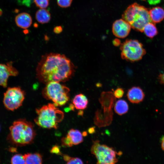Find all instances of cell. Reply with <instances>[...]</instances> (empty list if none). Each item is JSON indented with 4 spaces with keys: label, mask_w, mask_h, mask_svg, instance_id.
<instances>
[{
    "label": "cell",
    "mask_w": 164,
    "mask_h": 164,
    "mask_svg": "<svg viewBox=\"0 0 164 164\" xmlns=\"http://www.w3.org/2000/svg\"><path fill=\"white\" fill-rule=\"evenodd\" d=\"M74 70V65L70 59L64 55L54 53L43 55L36 70L38 80L46 84L51 82L66 81Z\"/></svg>",
    "instance_id": "1"
},
{
    "label": "cell",
    "mask_w": 164,
    "mask_h": 164,
    "mask_svg": "<svg viewBox=\"0 0 164 164\" xmlns=\"http://www.w3.org/2000/svg\"><path fill=\"white\" fill-rule=\"evenodd\" d=\"M9 130L8 140L17 146L31 144L36 135L33 124L23 119L14 121L9 127Z\"/></svg>",
    "instance_id": "2"
},
{
    "label": "cell",
    "mask_w": 164,
    "mask_h": 164,
    "mask_svg": "<svg viewBox=\"0 0 164 164\" xmlns=\"http://www.w3.org/2000/svg\"><path fill=\"white\" fill-rule=\"evenodd\" d=\"M37 114L34 120L38 125L43 128L56 129L63 119V112L53 104L49 103L36 109Z\"/></svg>",
    "instance_id": "3"
},
{
    "label": "cell",
    "mask_w": 164,
    "mask_h": 164,
    "mask_svg": "<svg viewBox=\"0 0 164 164\" xmlns=\"http://www.w3.org/2000/svg\"><path fill=\"white\" fill-rule=\"evenodd\" d=\"M148 9L135 2L129 5L122 14V18L135 30L143 32L145 26L152 22Z\"/></svg>",
    "instance_id": "4"
},
{
    "label": "cell",
    "mask_w": 164,
    "mask_h": 164,
    "mask_svg": "<svg viewBox=\"0 0 164 164\" xmlns=\"http://www.w3.org/2000/svg\"><path fill=\"white\" fill-rule=\"evenodd\" d=\"M70 89L60 82L53 81L46 84L42 94L45 98L52 101L56 107L64 105L69 99Z\"/></svg>",
    "instance_id": "5"
},
{
    "label": "cell",
    "mask_w": 164,
    "mask_h": 164,
    "mask_svg": "<svg viewBox=\"0 0 164 164\" xmlns=\"http://www.w3.org/2000/svg\"><path fill=\"white\" fill-rule=\"evenodd\" d=\"M120 49L122 58L131 62L141 60L146 53L143 44L135 39H127L121 44Z\"/></svg>",
    "instance_id": "6"
},
{
    "label": "cell",
    "mask_w": 164,
    "mask_h": 164,
    "mask_svg": "<svg viewBox=\"0 0 164 164\" xmlns=\"http://www.w3.org/2000/svg\"><path fill=\"white\" fill-rule=\"evenodd\" d=\"M91 152L95 156L97 163L102 164H115L118 161L116 155L122 154L118 153L112 148L100 144L98 140L93 141Z\"/></svg>",
    "instance_id": "7"
},
{
    "label": "cell",
    "mask_w": 164,
    "mask_h": 164,
    "mask_svg": "<svg viewBox=\"0 0 164 164\" xmlns=\"http://www.w3.org/2000/svg\"><path fill=\"white\" fill-rule=\"evenodd\" d=\"M25 93L19 87H10L4 94L3 103L8 110L13 111L22 105Z\"/></svg>",
    "instance_id": "8"
},
{
    "label": "cell",
    "mask_w": 164,
    "mask_h": 164,
    "mask_svg": "<svg viewBox=\"0 0 164 164\" xmlns=\"http://www.w3.org/2000/svg\"><path fill=\"white\" fill-rule=\"evenodd\" d=\"M131 27L124 19H120L114 22L112 26V31L116 37L124 38L127 37L131 30Z\"/></svg>",
    "instance_id": "9"
},
{
    "label": "cell",
    "mask_w": 164,
    "mask_h": 164,
    "mask_svg": "<svg viewBox=\"0 0 164 164\" xmlns=\"http://www.w3.org/2000/svg\"><path fill=\"white\" fill-rule=\"evenodd\" d=\"M18 74V71L12 66V62L6 64L0 63V86L6 87L9 77L15 76Z\"/></svg>",
    "instance_id": "10"
},
{
    "label": "cell",
    "mask_w": 164,
    "mask_h": 164,
    "mask_svg": "<svg viewBox=\"0 0 164 164\" xmlns=\"http://www.w3.org/2000/svg\"><path fill=\"white\" fill-rule=\"evenodd\" d=\"M63 145L71 147L73 145H77L83 141V135L78 130L71 129L68 132L66 136L61 140Z\"/></svg>",
    "instance_id": "11"
},
{
    "label": "cell",
    "mask_w": 164,
    "mask_h": 164,
    "mask_svg": "<svg viewBox=\"0 0 164 164\" xmlns=\"http://www.w3.org/2000/svg\"><path fill=\"white\" fill-rule=\"evenodd\" d=\"M127 95L129 101L135 104L142 102L145 97L143 90L138 87H133L131 88L128 90Z\"/></svg>",
    "instance_id": "12"
},
{
    "label": "cell",
    "mask_w": 164,
    "mask_h": 164,
    "mask_svg": "<svg viewBox=\"0 0 164 164\" xmlns=\"http://www.w3.org/2000/svg\"><path fill=\"white\" fill-rule=\"evenodd\" d=\"M16 25L19 27L26 29L31 25L32 19L31 15L26 12H22L17 15L15 18Z\"/></svg>",
    "instance_id": "13"
},
{
    "label": "cell",
    "mask_w": 164,
    "mask_h": 164,
    "mask_svg": "<svg viewBox=\"0 0 164 164\" xmlns=\"http://www.w3.org/2000/svg\"><path fill=\"white\" fill-rule=\"evenodd\" d=\"M151 20L154 23H158L164 19V9L161 7H154L149 11Z\"/></svg>",
    "instance_id": "14"
},
{
    "label": "cell",
    "mask_w": 164,
    "mask_h": 164,
    "mask_svg": "<svg viewBox=\"0 0 164 164\" xmlns=\"http://www.w3.org/2000/svg\"><path fill=\"white\" fill-rule=\"evenodd\" d=\"M74 107L77 109L83 110L85 109L88 103L86 97L82 94L76 95L72 101Z\"/></svg>",
    "instance_id": "15"
},
{
    "label": "cell",
    "mask_w": 164,
    "mask_h": 164,
    "mask_svg": "<svg viewBox=\"0 0 164 164\" xmlns=\"http://www.w3.org/2000/svg\"><path fill=\"white\" fill-rule=\"evenodd\" d=\"M36 19L37 21L41 24L47 23L51 19V15L49 12L45 9H41L36 12Z\"/></svg>",
    "instance_id": "16"
},
{
    "label": "cell",
    "mask_w": 164,
    "mask_h": 164,
    "mask_svg": "<svg viewBox=\"0 0 164 164\" xmlns=\"http://www.w3.org/2000/svg\"><path fill=\"white\" fill-rule=\"evenodd\" d=\"M26 164H41L42 163L41 155L38 153H28L24 155Z\"/></svg>",
    "instance_id": "17"
},
{
    "label": "cell",
    "mask_w": 164,
    "mask_h": 164,
    "mask_svg": "<svg viewBox=\"0 0 164 164\" xmlns=\"http://www.w3.org/2000/svg\"><path fill=\"white\" fill-rule=\"evenodd\" d=\"M128 110V105L125 101L119 100L116 102L114 106V110L118 115H121L126 113Z\"/></svg>",
    "instance_id": "18"
},
{
    "label": "cell",
    "mask_w": 164,
    "mask_h": 164,
    "mask_svg": "<svg viewBox=\"0 0 164 164\" xmlns=\"http://www.w3.org/2000/svg\"><path fill=\"white\" fill-rule=\"evenodd\" d=\"M143 32L145 35L150 38H152L158 33V31L154 23L149 22L144 27Z\"/></svg>",
    "instance_id": "19"
},
{
    "label": "cell",
    "mask_w": 164,
    "mask_h": 164,
    "mask_svg": "<svg viewBox=\"0 0 164 164\" xmlns=\"http://www.w3.org/2000/svg\"><path fill=\"white\" fill-rule=\"evenodd\" d=\"M11 163L12 164H26L24 155L21 154L14 155L11 158Z\"/></svg>",
    "instance_id": "20"
},
{
    "label": "cell",
    "mask_w": 164,
    "mask_h": 164,
    "mask_svg": "<svg viewBox=\"0 0 164 164\" xmlns=\"http://www.w3.org/2000/svg\"><path fill=\"white\" fill-rule=\"evenodd\" d=\"M63 157L64 160L68 164L83 163L82 161L78 158L71 157L67 155H64Z\"/></svg>",
    "instance_id": "21"
},
{
    "label": "cell",
    "mask_w": 164,
    "mask_h": 164,
    "mask_svg": "<svg viewBox=\"0 0 164 164\" xmlns=\"http://www.w3.org/2000/svg\"><path fill=\"white\" fill-rule=\"evenodd\" d=\"M50 0H34L36 6L40 9H45L49 4Z\"/></svg>",
    "instance_id": "22"
},
{
    "label": "cell",
    "mask_w": 164,
    "mask_h": 164,
    "mask_svg": "<svg viewBox=\"0 0 164 164\" xmlns=\"http://www.w3.org/2000/svg\"><path fill=\"white\" fill-rule=\"evenodd\" d=\"M72 0H57L58 5L63 8H67L70 6Z\"/></svg>",
    "instance_id": "23"
},
{
    "label": "cell",
    "mask_w": 164,
    "mask_h": 164,
    "mask_svg": "<svg viewBox=\"0 0 164 164\" xmlns=\"http://www.w3.org/2000/svg\"><path fill=\"white\" fill-rule=\"evenodd\" d=\"M124 91L123 90L120 88H117L114 92V94L116 98H121L123 95Z\"/></svg>",
    "instance_id": "24"
},
{
    "label": "cell",
    "mask_w": 164,
    "mask_h": 164,
    "mask_svg": "<svg viewBox=\"0 0 164 164\" xmlns=\"http://www.w3.org/2000/svg\"><path fill=\"white\" fill-rule=\"evenodd\" d=\"M50 152L56 154H61L60 151V147L57 145H55L50 150Z\"/></svg>",
    "instance_id": "25"
},
{
    "label": "cell",
    "mask_w": 164,
    "mask_h": 164,
    "mask_svg": "<svg viewBox=\"0 0 164 164\" xmlns=\"http://www.w3.org/2000/svg\"><path fill=\"white\" fill-rule=\"evenodd\" d=\"M63 30V28L61 26H57L55 27L53 29V31L56 34H59Z\"/></svg>",
    "instance_id": "26"
},
{
    "label": "cell",
    "mask_w": 164,
    "mask_h": 164,
    "mask_svg": "<svg viewBox=\"0 0 164 164\" xmlns=\"http://www.w3.org/2000/svg\"><path fill=\"white\" fill-rule=\"evenodd\" d=\"M162 0H147L149 4L151 5H155L159 3Z\"/></svg>",
    "instance_id": "27"
},
{
    "label": "cell",
    "mask_w": 164,
    "mask_h": 164,
    "mask_svg": "<svg viewBox=\"0 0 164 164\" xmlns=\"http://www.w3.org/2000/svg\"><path fill=\"white\" fill-rule=\"evenodd\" d=\"M158 79L160 83L164 84V73L159 75Z\"/></svg>",
    "instance_id": "28"
},
{
    "label": "cell",
    "mask_w": 164,
    "mask_h": 164,
    "mask_svg": "<svg viewBox=\"0 0 164 164\" xmlns=\"http://www.w3.org/2000/svg\"><path fill=\"white\" fill-rule=\"evenodd\" d=\"M113 44L115 46H118L120 45V41L119 39H116L113 41Z\"/></svg>",
    "instance_id": "29"
},
{
    "label": "cell",
    "mask_w": 164,
    "mask_h": 164,
    "mask_svg": "<svg viewBox=\"0 0 164 164\" xmlns=\"http://www.w3.org/2000/svg\"><path fill=\"white\" fill-rule=\"evenodd\" d=\"M161 147L162 149L164 151V136L162 137L161 140Z\"/></svg>",
    "instance_id": "30"
},
{
    "label": "cell",
    "mask_w": 164,
    "mask_h": 164,
    "mask_svg": "<svg viewBox=\"0 0 164 164\" xmlns=\"http://www.w3.org/2000/svg\"><path fill=\"white\" fill-rule=\"evenodd\" d=\"M10 150H11V152H16V148H11L10 149H9Z\"/></svg>",
    "instance_id": "31"
},
{
    "label": "cell",
    "mask_w": 164,
    "mask_h": 164,
    "mask_svg": "<svg viewBox=\"0 0 164 164\" xmlns=\"http://www.w3.org/2000/svg\"><path fill=\"white\" fill-rule=\"evenodd\" d=\"M2 9L0 8V16H1L2 14Z\"/></svg>",
    "instance_id": "32"
}]
</instances>
